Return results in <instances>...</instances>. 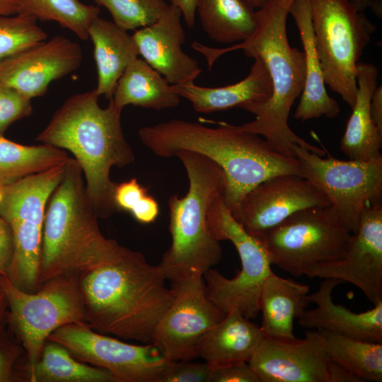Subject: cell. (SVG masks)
<instances>
[{
	"label": "cell",
	"instance_id": "45",
	"mask_svg": "<svg viewBox=\"0 0 382 382\" xmlns=\"http://www.w3.org/2000/svg\"><path fill=\"white\" fill-rule=\"evenodd\" d=\"M16 0H0V16H9L18 13Z\"/></svg>",
	"mask_w": 382,
	"mask_h": 382
},
{
	"label": "cell",
	"instance_id": "25",
	"mask_svg": "<svg viewBox=\"0 0 382 382\" xmlns=\"http://www.w3.org/2000/svg\"><path fill=\"white\" fill-rule=\"evenodd\" d=\"M88 33L97 68L96 91L110 100L125 69L139 54L138 47L127 30L99 16L91 23Z\"/></svg>",
	"mask_w": 382,
	"mask_h": 382
},
{
	"label": "cell",
	"instance_id": "17",
	"mask_svg": "<svg viewBox=\"0 0 382 382\" xmlns=\"http://www.w3.org/2000/svg\"><path fill=\"white\" fill-rule=\"evenodd\" d=\"M81 46L62 35L30 46L0 61V83L32 99L81 64Z\"/></svg>",
	"mask_w": 382,
	"mask_h": 382
},
{
	"label": "cell",
	"instance_id": "27",
	"mask_svg": "<svg viewBox=\"0 0 382 382\" xmlns=\"http://www.w3.org/2000/svg\"><path fill=\"white\" fill-rule=\"evenodd\" d=\"M15 374L16 382H116L108 371L78 360L66 348L48 340L38 361L29 367L20 359Z\"/></svg>",
	"mask_w": 382,
	"mask_h": 382
},
{
	"label": "cell",
	"instance_id": "7",
	"mask_svg": "<svg viewBox=\"0 0 382 382\" xmlns=\"http://www.w3.org/2000/svg\"><path fill=\"white\" fill-rule=\"evenodd\" d=\"M64 174V168L59 166L0 186V216L10 225L14 239V254L7 277L26 292H35L40 286L46 208Z\"/></svg>",
	"mask_w": 382,
	"mask_h": 382
},
{
	"label": "cell",
	"instance_id": "24",
	"mask_svg": "<svg viewBox=\"0 0 382 382\" xmlns=\"http://www.w3.org/2000/svg\"><path fill=\"white\" fill-rule=\"evenodd\" d=\"M263 338L258 325L233 311L204 335L197 348V357L214 369L248 362Z\"/></svg>",
	"mask_w": 382,
	"mask_h": 382
},
{
	"label": "cell",
	"instance_id": "11",
	"mask_svg": "<svg viewBox=\"0 0 382 382\" xmlns=\"http://www.w3.org/2000/svg\"><path fill=\"white\" fill-rule=\"evenodd\" d=\"M351 236L330 204L298 211L257 238L272 265L299 277L311 266L342 257Z\"/></svg>",
	"mask_w": 382,
	"mask_h": 382
},
{
	"label": "cell",
	"instance_id": "2",
	"mask_svg": "<svg viewBox=\"0 0 382 382\" xmlns=\"http://www.w3.org/2000/svg\"><path fill=\"white\" fill-rule=\"evenodd\" d=\"M216 128L172 119L143 127L138 134L144 145L162 158L192 151L217 163L226 177L223 199L233 212L244 195L262 182L282 174L299 175L296 158L273 149L259 135L226 122Z\"/></svg>",
	"mask_w": 382,
	"mask_h": 382
},
{
	"label": "cell",
	"instance_id": "16",
	"mask_svg": "<svg viewBox=\"0 0 382 382\" xmlns=\"http://www.w3.org/2000/svg\"><path fill=\"white\" fill-rule=\"evenodd\" d=\"M330 205L325 195L299 175L272 177L250 190L231 212L246 231L259 237L294 213Z\"/></svg>",
	"mask_w": 382,
	"mask_h": 382
},
{
	"label": "cell",
	"instance_id": "36",
	"mask_svg": "<svg viewBox=\"0 0 382 382\" xmlns=\"http://www.w3.org/2000/svg\"><path fill=\"white\" fill-rule=\"evenodd\" d=\"M213 370L206 361H170L158 382H210Z\"/></svg>",
	"mask_w": 382,
	"mask_h": 382
},
{
	"label": "cell",
	"instance_id": "10",
	"mask_svg": "<svg viewBox=\"0 0 382 382\" xmlns=\"http://www.w3.org/2000/svg\"><path fill=\"white\" fill-rule=\"evenodd\" d=\"M207 223L216 240H227L233 244L241 262V270L231 279L212 268L204 272L208 299L225 314L238 311L248 319L255 318L260 313L259 300L263 283L273 272L263 243L236 221L224 204L222 194L212 204Z\"/></svg>",
	"mask_w": 382,
	"mask_h": 382
},
{
	"label": "cell",
	"instance_id": "6",
	"mask_svg": "<svg viewBox=\"0 0 382 382\" xmlns=\"http://www.w3.org/2000/svg\"><path fill=\"white\" fill-rule=\"evenodd\" d=\"M175 157L187 172L189 188L185 196L174 195L168 200L171 244L158 265L170 282L193 272L203 274L221 260L220 241L211 233L207 216L226 185L221 168L206 156L184 151Z\"/></svg>",
	"mask_w": 382,
	"mask_h": 382
},
{
	"label": "cell",
	"instance_id": "42",
	"mask_svg": "<svg viewBox=\"0 0 382 382\" xmlns=\"http://www.w3.org/2000/svg\"><path fill=\"white\" fill-rule=\"evenodd\" d=\"M170 4L179 8L187 25L192 28L195 25L196 0H170Z\"/></svg>",
	"mask_w": 382,
	"mask_h": 382
},
{
	"label": "cell",
	"instance_id": "15",
	"mask_svg": "<svg viewBox=\"0 0 382 382\" xmlns=\"http://www.w3.org/2000/svg\"><path fill=\"white\" fill-rule=\"evenodd\" d=\"M303 274L349 282L374 305L382 301V202L364 207L342 257L311 266Z\"/></svg>",
	"mask_w": 382,
	"mask_h": 382
},
{
	"label": "cell",
	"instance_id": "34",
	"mask_svg": "<svg viewBox=\"0 0 382 382\" xmlns=\"http://www.w3.org/2000/svg\"><path fill=\"white\" fill-rule=\"evenodd\" d=\"M31 16H0V61L47 39Z\"/></svg>",
	"mask_w": 382,
	"mask_h": 382
},
{
	"label": "cell",
	"instance_id": "29",
	"mask_svg": "<svg viewBox=\"0 0 382 382\" xmlns=\"http://www.w3.org/2000/svg\"><path fill=\"white\" fill-rule=\"evenodd\" d=\"M204 32L220 43L243 42L256 30V10L244 0H196Z\"/></svg>",
	"mask_w": 382,
	"mask_h": 382
},
{
	"label": "cell",
	"instance_id": "44",
	"mask_svg": "<svg viewBox=\"0 0 382 382\" xmlns=\"http://www.w3.org/2000/svg\"><path fill=\"white\" fill-rule=\"evenodd\" d=\"M8 325V304L4 291L0 285V334Z\"/></svg>",
	"mask_w": 382,
	"mask_h": 382
},
{
	"label": "cell",
	"instance_id": "8",
	"mask_svg": "<svg viewBox=\"0 0 382 382\" xmlns=\"http://www.w3.org/2000/svg\"><path fill=\"white\" fill-rule=\"evenodd\" d=\"M0 285L8 304V328L21 344L26 366L36 364L48 336L70 323H85V302L78 279L59 276L40 284L33 293L16 287L0 275Z\"/></svg>",
	"mask_w": 382,
	"mask_h": 382
},
{
	"label": "cell",
	"instance_id": "41",
	"mask_svg": "<svg viewBox=\"0 0 382 382\" xmlns=\"http://www.w3.org/2000/svg\"><path fill=\"white\" fill-rule=\"evenodd\" d=\"M327 382H362V380L346 368L328 360Z\"/></svg>",
	"mask_w": 382,
	"mask_h": 382
},
{
	"label": "cell",
	"instance_id": "23",
	"mask_svg": "<svg viewBox=\"0 0 382 382\" xmlns=\"http://www.w3.org/2000/svg\"><path fill=\"white\" fill-rule=\"evenodd\" d=\"M378 70L370 63L359 62L356 68L357 91L340 149L349 159L372 161L382 158V134L370 113L371 96L377 87Z\"/></svg>",
	"mask_w": 382,
	"mask_h": 382
},
{
	"label": "cell",
	"instance_id": "13",
	"mask_svg": "<svg viewBox=\"0 0 382 382\" xmlns=\"http://www.w3.org/2000/svg\"><path fill=\"white\" fill-rule=\"evenodd\" d=\"M47 340L66 348L78 360L108 371L116 382H158L170 361L151 343L129 344L84 323L63 325Z\"/></svg>",
	"mask_w": 382,
	"mask_h": 382
},
{
	"label": "cell",
	"instance_id": "21",
	"mask_svg": "<svg viewBox=\"0 0 382 382\" xmlns=\"http://www.w3.org/2000/svg\"><path fill=\"white\" fill-rule=\"evenodd\" d=\"M289 14L299 30L305 55V81L294 117L301 121L325 116L335 118L340 111L337 101L330 97L325 88L321 64L315 41L309 0H294Z\"/></svg>",
	"mask_w": 382,
	"mask_h": 382
},
{
	"label": "cell",
	"instance_id": "4",
	"mask_svg": "<svg viewBox=\"0 0 382 382\" xmlns=\"http://www.w3.org/2000/svg\"><path fill=\"white\" fill-rule=\"evenodd\" d=\"M294 0H268L256 10L257 26L247 40L226 47L227 52L241 50L251 58L264 64L271 80L272 96L267 101L250 103L241 108L253 114L255 120L238 127L261 135L276 151L296 158L294 144L321 156L326 152L310 144L289 127L288 120L295 100L300 97L305 81V55L290 46L286 33V19Z\"/></svg>",
	"mask_w": 382,
	"mask_h": 382
},
{
	"label": "cell",
	"instance_id": "9",
	"mask_svg": "<svg viewBox=\"0 0 382 382\" xmlns=\"http://www.w3.org/2000/svg\"><path fill=\"white\" fill-rule=\"evenodd\" d=\"M316 50L325 83L352 108L357 64L376 26L350 0H309Z\"/></svg>",
	"mask_w": 382,
	"mask_h": 382
},
{
	"label": "cell",
	"instance_id": "31",
	"mask_svg": "<svg viewBox=\"0 0 382 382\" xmlns=\"http://www.w3.org/2000/svg\"><path fill=\"white\" fill-rule=\"evenodd\" d=\"M66 151L45 144L23 145L0 135V186L65 164Z\"/></svg>",
	"mask_w": 382,
	"mask_h": 382
},
{
	"label": "cell",
	"instance_id": "19",
	"mask_svg": "<svg viewBox=\"0 0 382 382\" xmlns=\"http://www.w3.org/2000/svg\"><path fill=\"white\" fill-rule=\"evenodd\" d=\"M182 16L180 9L170 4L159 19L132 35L144 60L171 85L194 81L202 71L182 50L186 39Z\"/></svg>",
	"mask_w": 382,
	"mask_h": 382
},
{
	"label": "cell",
	"instance_id": "37",
	"mask_svg": "<svg viewBox=\"0 0 382 382\" xmlns=\"http://www.w3.org/2000/svg\"><path fill=\"white\" fill-rule=\"evenodd\" d=\"M24 355L21 344L7 328L0 334V382H16L15 367Z\"/></svg>",
	"mask_w": 382,
	"mask_h": 382
},
{
	"label": "cell",
	"instance_id": "18",
	"mask_svg": "<svg viewBox=\"0 0 382 382\" xmlns=\"http://www.w3.org/2000/svg\"><path fill=\"white\" fill-rule=\"evenodd\" d=\"M328 357L318 331L303 339L265 337L248 364L260 382H327Z\"/></svg>",
	"mask_w": 382,
	"mask_h": 382
},
{
	"label": "cell",
	"instance_id": "43",
	"mask_svg": "<svg viewBox=\"0 0 382 382\" xmlns=\"http://www.w3.org/2000/svg\"><path fill=\"white\" fill-rule=\"evenodd\" d=\"M370 113L377 129L382 134V87H376L371 96Z\"/></svg>",
	"mask_w": 382,
	"mask_h": 382
},
{
	"label": "cell",
	"instance_id": "39",
	"mask_svg": "<svg viewBox=\"0 0 382 382\" xmlns=\"http://www.w3.org/2000/svg\"><path fill=\"white\" fill-rule=\"evenodd\" d=\"M210 382H260L248 362H240L214 369Z\"/></svg>",
	"mask_w": 382,
	"mask_h": 382
},
{
	"label": "cell",
	"instance_id": "32",
	"mask_svg": "<svg viewBox=\"0 0 382 382\" xmlns=\"http://www.w3.org/2000/svg\"><path fill=\"white\" fill-rule=\"evenodd\" d=\"M17 14L29 16L42 21H56L72 31L81 40L88 37L92 21L99 16L98 6L87 5L79 0H16Z\"/></svg>",
	"mask_w": 382,
	"mask_h": 382
},
{
	"label": "cell",
	"instance_id": "38",
	"mask_svg": "<svg viewBox=\"0 0 382 382\" xmlns=\"http://www.w3.org/2000/svg\"><path fill=\"white\" fill-rule=\"evenodd\" d=\"M147 189L136 178L116 183L114 190V202L117 211H126L130 214L148 195Z\"/></svg>",
	"mask_w": 382,
	"mask_h": 382
},
{
	"label": "cell",
	"instance_id": "22",
	"mask_svg": "<svg viewBox=\"0 0 382 382\" xmlns=\"http://www.w3.org/2000/svg\"><path fill=\"white\" fill-rule=\"evenodd\" d=\"M180 97L189 100L195 111L211 113L267 101L272 88L269 74L258 58L254 59L250 73L243 80L220 87H204L190 81L170 85Z\"/></svg>",
	"mask_w": 382,
	"mask_h": 382
},
{
	"label": "cell",
	"instance_id": "48",
	"mask_svg": "<svg viewBox=\"0 0 382 382\" xmlns=\"http://www.w3.org/2000/svg\"><path fill=\"white\" fill-rule=\"evenodd\" d=\"M254 9L257 10L263 7L268 0H244Z\"/></svg>",
	"mask_w": 382,
	"mask_h": 382
},
{
	"label": "cell",
	"instance_id": "5",
	"mask_svg": "<svg viewBox=\"0 0 382 382\" xmlns=\"http://www.w3.org/2000/svg\"><path fill=\"white\" fill-rule=\"evenodd\" d=\"M86 192L82 169L74 158L45 212L40 284L59 276H81L109 262L122 245L102 233Z\"/></svg>",
	"mask_w": 382,
	"mask_h": 382
},
{
	"label": "cell",
	"instance_id": "3",
	"mask_svg": "<svg viewBox=\"0 0 382 382\" xmlns=\"http://www.w3.org/2000/svg\"><path fill=\"white\" fill-rule=\"evenodd\" d=\"M98 97L95 88L68 98L36 140L73 154L82 169L96 215L107 219L118 212L114 202L116 183L110 170L132 164L135 156L122 132V110L112 98L106 108H101Z\"/></svg>",
	"mask_w": 382,
	"mask_h": 382
},
{
	"label": "cell",
	"instance_id": "47",
	"mask_svg": "<svg viewBox=\"0 0 382 382\" xmlns=\"http://www.w3.org/2000/svg\"><path fill=\"white\" fill-rule=\"evenodd\" d=\"M378 16L381 18L382 13V0H371L369 8Z\"/></svg>",
	"mask_w": 382,
	"mask_h": 382
},
{
	"label": "cell",
	"instance_id": "40",
	"mask_svg": "<svg viewBox=\"0 0 382 382\" xmlns=\"http://www.w3.org/2000/svg\"><path fill=\"white\" fill-rule=\"evenodd\" d=\"M14 254L12 229L0 216V275L7 277Z\"/></svg>",
	"mask_w": 382,
	"mask_h": 382
},
{
	"label": "cell",
	"instance_id": "28",
	"mask_svg": "<svg viewBox=\"0 0 382 382\" xmlns=\"http://www.w3.org/2000/svg\"><path fill=\"white\" fill-rule=\"evenodd\" d=\"M170 86L157 71L137 57L119 79L112 99L121 110L128 105L156 110L172 108L179 105L180 97Z\"/></svg>",
	"mask_w": 382,
	"mask_h": 382
},
{
	"label": "cell",
	"instance_id": "35",
	"mask_svg": "<svg viewBox=\"0 0 382 382\" xmlns=\"http://www.w3.org/2000/svg\"><path fill=\"white\" fill-rule=\"evenodd\" d=\"M33 112L31 99L0 83V135L16 121Z\"/></svg>",
	"mask_w": 382,
	"mask_h": 382
},
{
	"label": "cell",
	"instance_id": "14",
	"mask_svg": "<svg viewBox=\"0 0 382 382\" xmlns=\"http://www.w3.org/2000/svg\"><path fill=\"white\" fill-rule=\"evenodd\" d=\"M173 300L151 344L169 361H192L204 335L226 316L208 299L203 274L193 272L171 282Z\"/></svg>",
	"mask_w": 382,
	"mask_h": 382
},
{
	"label": "cell",
	"instance_id": "33",
	"mask_svg": "<svg viewBox=\"0 0 382 382\" xmlns=\"http://www.w3.org/2000/svg\"><path fill=\"white\" fill-rule=\"evenodd\" d=\"M110 12L113 22L124 30H135L159 19L168 10L165 0H93Z\"/></svg>",
	"mask_w": 382,
	"mask_h": 382
},
{
	"label": "cell",
	"instance_id": "30",
	"mask_svg": "<svg viewBox=\"0 0 382 382\" xmlns=\"http://www.w3.org/2000/svg\"><path fill=\"white\" fill-rule=\"evenodd\" d=\"M317 331L329 360L346 368L362 381H382V343Z\"/></svg>",
	"mask_w": 382,
	"mask_h": 382
},
{
	"label": "cell",
	"instance_id": "20",
	"mask_svg": "<svg viewBox=\"0 0 382 382\" xmlns=\"http://www.w3.org/2000/svg\"><path fill=\"white\" fill-rule=\"evenodd\" d=\"M342 283L337 279H324L316 292L308 294L310 303L317 306L303 312L298 318L299 325L382 343V301L364 312H353L332 300L333 289Z\"/></svg>",
	"mask_w": 382,
	"mask_h": 382
},
{
	"label": "cell",
	"instance_id": "1",
	"mask_svg": "<svg viewBox=\"0 0 382 382\" xmlns=\"http://www.w3.org/2000/svg\"><path fill=\"white\" fill-rule=\"evenodd\" d=\"M78 281L86 325L102 334L145 344L151 343L174 298L160 266L125 246L109 262Z\"/></svg>",
	"mask_w": 382,
	"mask_h": 382
},
{
	"label": "cell",
	"instance_id": "12",
	"mask_svg": "<svg viewBox=\"0 0 382 382\" xmlns=\"http://www.w3.org/2000/svg\"><path fill=\"white\" fill-rule=\"evenodd\" d=\"M300 175L327 197L352 233L364 207L382 202V158L372 161L326 158L294 144Z\"/></svg>",
	"mask_w": 382,
	"mask_h": 382
},
{
	"label": "cell",
	"instance_id": "46",
	"mask_svg": "<svg viewBox=\"0 0 382 382\" xmlns=\"http://www.w3.org/2000/svg\"><path fill=\"white\" fill-rule=\"evenodd\" d=\"M371 0H350L354 8L361 12H364L369 6Z\"/></svg>",
	"mask_w": 382,
	"mask_h": 382
},
{
	"label": "cell",
	"instance_id": "26",
	"mask_svg": "<svg viewBox=\"0 0 382 382\" xmlns=\"http://www.w3.org/2000/svg\"><path fill=\"white\" fill-rule=\"evenodd\" d=\"M309 286L271 273L263 283L259 309L265 337H295L294 322L306 310Z\"/></svg>",
	"mask_w": 382,
	"mask_h": 382
}]
</instances>
